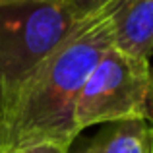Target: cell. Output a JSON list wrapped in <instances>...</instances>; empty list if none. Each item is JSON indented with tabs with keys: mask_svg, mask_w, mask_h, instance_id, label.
Instances as JSON below:
<instances>
[{
	"mask_svg": "<svg viewBox=\"0 0 153 153\" xmlns=\"http://www.w3.org/2000/svg\"><path fill=\"white\" fill-rule=\"evenodd\" d=\"M118 4L114 0L47 56L0 108V153H22L39 143L74 146L76 103L89 72L112 45L111 16Z\"/></svg>",
	"mask_w": 153,
	"mask_h": 153,
	"instance_id": "cell-1",
	"label": "cell"
},
{
	"mask_svg": "<svg viewBox=\"0 0 153 153\" xmlns=\"http://www.w3.org/2000/svg\"><path fill=\"white\" fill-rule=\"evenodd\" d=\"M64 0H18L0 6V108L33 70L89 23Z\"/></svg>",
	"mask_w": 153,
	"mask_h": 153,
	"instance_id": "cell-2",
	"label": "cell"
},
{
	"mask_svg": "<svg viewBox=\"0 0 153 153\" xmlns=\"http://www.w3.org/2000/svg\"><path fill=\"white\" fill-rule=\"evenodd\" d=\"M130 118L153 122V68L149 58L111 45L82 85L74 126L79 134L89 126Z\"/></svg>",
	"mask_w": 153,
	"mask_h": 153,
	"instance_id": "cell-3",
	"label": "cell"
},
{
	"mask_svg": "<svg viewBox=\"0 0 153 153\" xmlns=\"http://www.w3.org/2000/svg\"><path fill=\"white\" fill-rule=\"evenodd\" d=\"M112 45L128 54H153V0H120L111 16Z\"/></svg>",
	"mask_w": 153,
	"mask_h": 153,
	"instance_id": "cell-4",
	"label": "cell"
},
{
	"mask_svg": "<svg viewBox=\"0 0 153 153\" xmlns=\"http://www.w3.org/2000/svg\"><path fill=\"white\" fill-rule=\"evenodd\" d=\"M68 153H153V122L142 118L116 120Z\"/></svg>",
	"mask_w": 153,
	"mask_h": 153,
	"instance_id": "cell-5",
	"label": "cell"
},
{
	"mask_svg": "<svg viewBox=\"0 0 153 153\" xmlns=\"http://www.w3.org/2000/svg\"><path fill=\"white\" fill-rule=\"evenodd\" d=\"M114 0H64L70 12L76 16V19L79 22H87L93 19L95 16H99L101 12H105Z\"/></svg>",
	"mask_w": 153,
	"mask_h": 153,
	"instance_id": "cell-6",
	"label": "cell"
},
{
	"mask_svg": "<svg viewBox=\"0 0 153 153\" xmlns=\"http://www.w3.org/2000/svg\"><path fill=\"white\" fill-rule=\"evenodd\" d=\"M68 151H70L68 147L56 146V143H39V146H33V147L23 149L22 153H68Z\"/></svg>",
	"mask_w": 153,
	"mask_h": 153,
	"instance_id": "cell-7",
	"label": "cell"
},
{
	"mask_svg": "<svg viewBox=\"0 0 153 153\" xmlns=\"http://www.w3.org/2000/svg\"><path fill=\"white\" fill-rule=\"evenodd\" d=\"M12 2H18V0H0V6H6V4H12Z\"/></svg>",
	"mask_w": 153,
	"mask_h": 153,
	"instance_id": "cell-8",
	"label": "cell"
}]
</instances>
